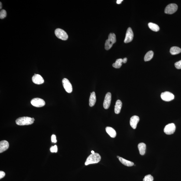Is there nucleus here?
<instances>
[{
  "label": "nucleus",
  "mask_w": 181,
  "mask_h": 181,
  "mask_svg": "<svg viewBox=\"0 0 181 181\" xmlns=\"http://www.w3.org/2000/svg\"><path fill=\"white\" fill-rule=\"evenodd\" d=\"M101 160L100 155L98 153H95L94 154H90L87 158L85 165H88L89 164L98 163Z\"/></svg>",
  "instance_id": "f257e3e1"
},
{
  "label": "nucleus",
  "mask_w": 181,
  "mask_h": 181,
  "mask_svg": "<svg viewBox=\"0 0 181 181\" xmlns=\"http://www.w3.org/2000/svg\"><path fill=\"white\" fill-rule=\"evenodd\" d=\"M35 120L34 118L29 117H19L16 121V123L19 126L29 125H32Z\"/></svg>",
  "instance_id": "f03ea898"
},
{
  "label": "nucleus",
  "mask_w": 181,
  "mask_h": 181,
  "mask_svg": "<svg viewBox=\"0 0 181 181\" xmlns=\"http://www.w3.org/2000/svg\"><path fill=\"white\" fill-rule=\"evenodd\" d=\"M116 42V35L114 33H111L109 35L108 39L106 41L105 48L106 50H108Z\"/></svg>",
  "instance_id": "7ed1b4c3"
},
{
  "label": "nucleus",
  "mask_w": 181,
  "mask_h": 181,
  "mask_svg": "<svg viewBox=\"0 0 181 181\" xmlns=\"http://www.w3.org/2000/svg\"><path fill=\"white\" fill-rule=\"evenodd\" d=\"M55 34L58 38L63 40H66L68 38V36L64 30L60 28L57 29L55 31Z\"/></svg>",
  "instance_id": "20e7f679"
},
{
  "label": "nucleus",
  "mask_w": 181,
  "mask_h": 181,
  "mask_svg": "<svg viewBox=\"0 0 181 181\" xmlns=\"http://www.w3.org/2000/svg\"><path fill=\"white\" fill-rule=\"evenodd\" d=\"M178 6L175 4H169L166 7L165 9V13L168 14H172L177 10Z\"/></svg>",
  "instance_id": "39448f33"
},
{
  "label": "nucleus",
  "mask_w": 181,
  "mask_h": 181,
  "mask_svg": "<svg viewBox=\"0 0 181 181\" xmlns=\"http://www.w3.org/2000/svg\"><path fill=\"white\" fill-rule=\"evenodd\" d=\"M31 104L37 107H41L44 106L45 104V101L40 98H35L31 100Z\"/></svg>",
  "instance_id": "423d86ee"
},
{
  "label": "nucleus",
  "mask_w": 181,
  "mask_h": 181,
  "mask_svg": "<svg viewBox=\"0 0 181 181\" xmlns=\"http://www.w3.org/2000/svg\"><path fill=\"white\" fill-rule=\"evenodd\" d=\"M176 127L174 124L171 123L167 125L165 127L164 132L166 134L170 135L173 134L175 131Z\"/></svg>",
  "instance_id": "0eeeda50"
},
{
  "label": "nucleus",
  "mask_w": 181,
  "mask_h": 181,
  "mask_svg": "<svg viewBox=\"0 0 181 181\" xmlns=\"http://www.w3.org/2000/svg\"><path fill=\"white\" fill-rule=\"evenodd\" d=\"M62 84L66 91L70 93L73 91V87L69 81L66 78H63L62 81Z\"/></svg>",
  "instance_id": "6e6552de"
},
{
  "label": "nucleus",
  "mask_w": 181,
  "mask_h": 181,
  "mask_svg": "<svg viewBox=\"0 0 181 181\" xmlns=\"http://www.w3.org/2000/svg\"><path fill=\"white\" fill-rule=\"evenodd\" d=\"M161 97L162 100L165 101H172L174 98V95L171 93L167 91L162 93Z\"/></svg>",
  "instance_id": "1a4fd4ad"
},
{
  "label": "nucleus",
  "mask_w": 181,
  "mask_h": 181,
  "mask_svg": "<svg viewBox=\"0 0 181 181\" xmlns=\"http://www.w3.org/2000/svg\"><path fill=\"white\" fill-rule=\"evenodd\" d=\"M133 38V33L131 28L129 27L127 29L126 32L124 42L126 43L130 42L132 40Z\"/></svg>",
  "instance_id": "9d476101"
},
{
  "label": "nucleus",
  "mask_w": 181,
  "mask_h": 181,
  "mask_svg": "<svg viewBox=\"0 0 181 181\" xmlns=\"http://www.w3.org/2000/svg\"><path fill=\"white\" fill-rule=\"evenodd\" d=\"M111 100V94L110 93L108 92L106 94L103 102V107L106 109H108L110 106Z\"/></svg>",
  "instance_id": "9b49d317"
},
{
  "label": "nucleus",
  "mask_w": 181,
  "mask_h": 181,
  "mask_svg": "<svg viewBox=\"0 0 181 181\" xmlns=\"http://www.w3.org/2000/svg\"><path fill=\"white\" fill-rule=\"evenodd\" d=\"M33 82L36 84L40 85L43 83L44 80L41 75L38 74H35L32 77Z\"/></svg>",
  "instance_id": "f8f14e48"
},
{
  "label": "nucleus",
  "mask_w": 181,
  "mask_h": 181,
  "mask_svg": "<svg viewBox=\"0 0 181 181\" xmlns=\"http://www.w3.org/2000/svg\"><path fill=\"white\" fill-rule=\"evenodd\" d=\"M140 120L139 117L136 116H132L131 117L130 120V124L133 129L136 128L138 123Z\"/></svg>",
  "instance_id": "ddd939ff"
},
{
  "label": "nucleus",
  "mask_w": 181,
  "mask_h": 181,
  "mask_svg": "<svg viewBox=\"0 0 181 181\" xmlns=\"http://www.w3.org/2000/svg\"><path fill=\"white\" fill-rule=\"evenodd\" d=\"M9 143L7 141L3 140L0 142V153H3L7 150L9 148Z\"/></svg>",
  "instance_id": "4468645a"
},
{
  "label": "nucleus",
  "mask_w": 181,
  "mask_h": 181,
  "mask_svg": "<svg viewBox=\"0 0 181 181\" xmlns=\"http://www.w3.org/2000/svg\"><path fill=\"white\" fill-rule=\"evenodd\" d=\"M106 131L111 137L115 138L116 135V131L113 128L110 127H107L106 128Z\"/></svg>",
  "instance_id": "2eb2a0df"
},
{
  "label": "nucleus",
  "mask_w": 181,
  "mask_h": 181,
  "mask_svg": "<svg viewBox=\"0 0 181 181\" xmlns=\"http://www.w3.org/2000/svg\"><path fill=\"white\" fill-rule=\"evenodd\" d=\"M96 99L95 92H93L92 93L89 98V106L90 107H93L95 104Z\"/></svg>",
  "instance_id": "dca6fc26"
},
{
  "label": "nucleus",
  "mask_w": 181,
  "mask_h": 181,
  "mask_svg": "<svg viewBox=\"0 0 181 181\" xmlns=\"http://www.w3.org/2000/svg\"><path fill=\"white\" fill-rule=\"evenodd\" d=\"M122 106V103L120 100H117L116 102V105L115 106V112L116 114H118L120 113L121 109Z\"/></svg>",
  "instance_id": "f3484780"
},
{
  "label": "nucleus",
  "mask_w": 181,
  "mask_h": 181,
  "mask_svg": "<svg viewBox=\"0 0 181 181\" xmlns=\"http://www.w3.org/2000/svg\"><path fill=\"white\" fill-rule=\"evenodd\" d=\"M146 145L145 143H142L138 144V148L140 154L142 155L145 154L146 152Z\"/></svg>",
  "instance_id": "a211bd4d"
},
{
  "label": "nucleus",
  "mask_w": 181,
  "mask_h": 181,
  "mask_svg": "<svg viewBox=\"0 0 181 181\" xmlns=\"http://www.w3.org/2000/svg\"><path fill=\"white\" fill-rule=\"evenodd\" d=\"M119 161L123 164L124 165L127 166L131 167L134 165V163L132 162L129 161V160H126L124 159L122 157H120L119 158Z\"/></svg>",
  "instance_id": "6ab92c4d"
},
{
  "label": "nucleus",
  "mask_w": 181,
  "mask_h": 181,
  "mask_svg": "<svg viewBox=\"0 0 181 181\" xmlns=\"http://www.w3.org/2000/svg\"><path fill=\"white\" fill-rule=\"evenodd\" d=\"M170 51L171 54L175 55L181 52V49L179 47L173 46L171 48Z\"/></svg>",
  "instance_id": "aec40b11"
},
{
  "label": "nucleus",
  "mask_w": 181,
  "mask_h": 181,
  "mask_svg": "<svg viewBox=\"0 0 181 181\" xmlns=\"http://www.w3.org/2000/svg\"><path fill=\"white\" fill-rule=\"evenodd\" d=\"M149 27L150 28V29L152 30L153 31L155 32H158L160 30V28L159 26L157 25L152 23V22H149L148 24Z\"/></svg>",
  "instance_id": "412c9836"
},
{
  "label": "nucleus",
  "mask_w": 181,
  "mask_h": 181,
  "mask_svg": "<svg viewBox=\"0 0 181 181\" xmlns=\"http://www.w3.org/2000/svg\"><path fill=\"white\" fill-rule=\"evenodd\" d=\"M153 55L154 53L152 51L148 52L144 57V60L145 61H150L152 59Z\"/></svg>",
  "instance_id": "4be33fe9"
},
{
  "label": "nucleus",
  "mask_w": 181,
  "mask_h": 181,
  "mask_svg": "<svg viewBox=\"0 0 181 181\" xmlns=\"http://www.w3.org/2000/svg\"><path fill=\"white\" fill-rule=\"evenodd\" d=\"M123 63V59H119L116 60L115 63L112 64L113 66L116 69H119L121 67Z\"/></svg>",
  "instance_id": "5701e85b"
},
{
  "label": "nucleus",
  "mask_w": 181,
  "mask_h": 181,
  "mask_svg": "<svg viewBox=\"0 0 181 181\" xmlns=\"http://www.w3.org/2000/svg\"><path fill=\"white\" fill-rule=\"evenodd\" d=\"M153 177L150 174L146 175L143 179V181H153Z\"/></svg>",
  "instance_id": "b1692460"
},
{
  "label": "nucleus",
  "mask_w": 181,
  "mask_h": 181,
  "mask_svg": "<svg viewBox=\"0 0 181 181\" xmlns=\"http://www.w3.org/2000/svg\"><path fill=\"white\" fill-rule=\"evenodd\" d=\"M6 16V12L5 9H3L0 12V18L3 19L5 18Z\"/></svg>",
  "instance_id": "393cba45"
},
{
  "label": "nucleus",
  "mask_w": 181,
  "mask_h": 181,
  "mask_svg": "<svg viewBox=\"0 0 181 181\" xmlns=\"http://www.w3.org/2000/svg\"><path fill=\"white\" fill-rule=\"evenodd\" d=\"M51 152L52 153H56L58 152V147L56 145L54 146H52L50 149Z\"/></svg>",
  "instance_id": "a878e982"
},
{
  "label": "nucleus",
  "mask_w": 181,
  "mask_h": 181,
  "mask_svg": "<svg viewBox=\"0 0 181 181\" xmlns=\"http://www.w3.org/2000/svg\"><path fill=\"white\" fill-rule=\"evenodd\" d=\"M175 67L178 69H181V60L177 61L174 64Z\"/></svg>",
  "instance_id": "bb28decb"
},
{
  "label": "nucleus",
  "mask_w": 181,
  "mask_h": 181,
  "mask_svg": "<svg viewBox=\"0 0 181 181\" xmlns=\"http://www.w3.org/2000/svg\"><path fill=\"white\" fill-rule=\"evenodd\" d=\"M51 141L53 143H56L57 140L56 139V137L55 135L54 134H53L51 136Z\"/></svg>",
  "instance_id": "cd10ccee"
},
{
  "label": "nucleus",
  "mask_w": 181,
  "mask_h": 181,
  "mask_svg": "<svg viewBox=\"0 0 181 181\" xmlns=\"http://www.w3.org/2000/svg\"><path fill=\"white\" fill-rule=\"evenodd\" d=\"M5 173L4 171H0V179L3 178V177H5Z\"/></svg>",
  "instance_id": "c85d7f7f"
},
{
  "label": "nucleus",
  "mask_w": 181,
  "mask_h": 181,
  "mask_svg": "<svg viewBox=\"0 0 181 181\" xmlns=\"http://www.w3.org/2000/svg\"><path fill=\"white\" fill-rule=\"evenodd\" d=\"M127 58H124L123 59V63H125L127 62Z\"/></svg>",
  "instance_id": "c756f323"
},
{
  "label": "nucleus",
  "mask_w": 181,
  "mask_h": 181,
  "mask_svg": "<svg viewBox=\"0 0 181 181\" xmlns=\"http://www.w3.org/2000/svg\"><path fill=\"white\" fill-rule=\"evenodd\" d=\"M123 1V0H117V2H116V3L118 4H121L122 2Z\"/></svg>",
  "instance_id": "7c9ffc66"
},
{
  "label": "nucleus",
  "mask_w": 181,
  "mask_h": 181,
  "mask_svg": "<svg viewBox=\"0 0 181 181\" xmlns=\"http://www.w3.org/2000/svg\"><path fill=\"white\" fill-rule=\"evenodd\" d=\"M91 152L92 153V154H94L95 153L94 151H92Z\"/></svg>",
  "instance_id": "2f4dec72"
},
{
  "label": "nucleus",
  "mask_w": 181,
  "mask_h": 181,
  "mask_svg": "<svg viewBox=\"0 0 181 181\" xmlns=\"http://www.w3.org/2000/svg\"><path fill=\"white\" fill-rule=\"evenodd\" d=\"M1 3V4H0V5H1V6H0V7H0V8H1H1H2V3H1H1Z\"/></svg>",
  "instance_id": "473e14b6"
},
{
  "label": "nucleus",
  "mask_w": 181,
  "mask_h": 181,
  "mask_svg": "<svg viewBox=\"0 0 181 181\" xmlns=\"http://www.w3.org/2000/svg\"><path fill=\"white\" fill-rule=\"evenodd\" d=\"M117 158H118V159H119V158H120V157H119V156H117Z\"/></svg>",
  "instance_id": "72a5a7b5"
}]
</instances>
